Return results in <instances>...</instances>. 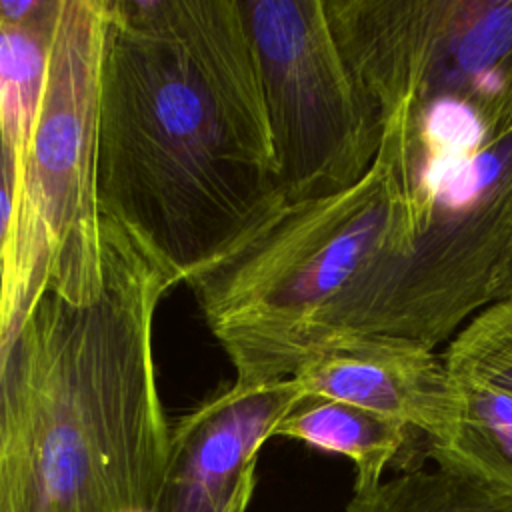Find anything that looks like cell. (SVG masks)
Returning a JSON list of instances; mask_svg holds the SVG:
<instances>
[{
  "label": "cell",
  "instance_id": "1",
  "mask_svg": "<svg viewBox=\"0 0 512 512\" xmlns=\"http://www.w3.org/2000/svg\"><path fill=\"white\" fill-rule=\"evenodd\" d=\"M96 198L174 276L218 254L278 192L238 0H104Z\"/></svg>",
  "mask_w": 512,
  "mask_h": 512
},
{
  "label": "cell",
  "instance_id": "2",
  "mask_svg": "<svg viewBox=\"0 0 512 512\" xmlns=\"http://www.w3.org/2000/svg\"><path fill=\"white\" fill-rule=\"evenodd\" d=\"M104 284L44 292L0 356V512H158L170 424L154 314L176 276L100 214Z\"/></svg>",
  "mask_w": 512,
  "mask_h": 512
},
{
  "label": "cell",
  "instance_id": "3",
  "mask_svg": "<svg viewBox=\"0 0 512 512\" xmlns=\"http://www.w3.org/2000/svg\"><path fill=\"white\" fill-rule=\"evenodd\" d=\"M404 248V210L388 156L350 188L308 200L276 192L190 284L236 370L232 388L294 378L332 342L344 310Z\"/></svg>",
  "mask_w": 512,
  "mask_h": 512
},
{
  "label": "cell",
  "instance_id": "4",
  "mask_svg": "<svg viewBox=\"0 0 512 512\" xmlns=\"http://www.w3.org/2000/svg\"><path fill=\"white\" fill-rule=\"evenodd\" d=\"M104 0H64L30 142L16 172L0 356L44 292L86 304L104 284L96 198Z\"/></svg>",
  "mask_w": 512,
  "mask_h": 512
},
{
  "label": "cell",
  "instance_id": "5",
  "mask_svg": "<svg viewBox=\"0 0 512 512\" xmlns=\"http://www.w3.org/2000/svg\"><path fill=\"white\" fill-rule=\"evenodd\" d=\"M252 40L278 166V192H342L372 166L380 116L330 28L324 0H238Z\"/></svg>",
  "mask_w": 512,
  "mask_h": 512
},
{
  "label": "cell",
  "instance_id": "6",
  "mask_svg": "<svg viewBox=\"0 0 512 512\" xmlns=\"http://www.w3.org/2000/svg\"><path fill=\"white\" fill-rule=\"evenodd\" d=\"M336 44L378 110L512 98V0H324Z\"/></svg>",
  "mask_w": 512,
  "mask_h": 512
},
{
  "label": "cell",
  "instance_id": "7",
  "mask_svg": "<svg viewBox=\"0 0 512 512\" xmlns=\"http://www.w3.org/2000/svg\"><path fill=\"white\" fill-rule=\"evenodd\" d=\"M300 398L292 380L228 386L184 414L170 426L158 512H246L258 452Z\"/></svg>",
  "mask_w": 512,
  "mask_h": 512
},
{
  "label": "cell",
  "instance_id": "8",
  "mask_svg": "<svg viewBox=\"0 0 512 512\" xmlns=\"http://www.w3.org/2000/svg\"><path fill=\"white\" fill-rule=\"evenodd\" d=\"M302 396L348 402L440 438L454 420L458 390L432 348L390 334H350L290 378Z\"/></svg>",
  "mask_w": 512,
  "mask_h": 512
},
{
  "label": "cell",
  "instance_id": "9",
  "mask_svg": "<svg viewBox=\"0 0 512 512\" xmlns=\"http://www.w3.org/2000/svg\"><path fill=\"white\" fill-rule=\"evenodd\" d=\"M448 430L428 440L436 468L512 496V394L464 376Z\"/></svg>",
  "mask_w": 512,
  "mask_h": 512
},
{
  "label": "cell",
  "instance_id": "10",
  "mask_svg": "<svg viewBox=\"0 0 512 512\" xmlns=\"http://www.w3.org/2000/svg\"><path fill=\"white\" fill-rule=\"evenodd\" d=\"M410 432L404 424L372 410L332 398L302 396L278 422L274 436L346 456L356 466L354 492H362L384 480L386 466L398 456Z\"/></svg>",
  "mask_w": 512,
  "mask_h": 512
},
{
  "label": "cell",
  "instance_id": "11",
  "mask_svg": "<svg viewBox=\"0 0 512 512\" xmlns=\"http://www.w3.org/2000/svg\"><path fill=\"white\" fill-rule=\"evenodd\" d=\"M62 2L46 0L24 24H0V128L14 150L16 172L42 100Z\"/></svg>",
  "mask_w": 512,
  "mask_h": 512
},
{
  "label": "cell",
  "instance_id": "12",
  "mask_svg": "<svg viewBox=\"0 0 512 512\" xmlns=\"http://www.w3.org/2000/svg\"><path fill=\"white\" fill-rule=\"evenodd\" d=\"M346 512H512V496L446 470H408L354 492Z\"/></svg>",
  "mask_w": 512,
  "mask_h": 512
},
{
  "label": "cell",
  "instance_id": "13",
  "mask_svg": "<svg viewBox=\"0 0 512 512\" xmlns=\"http://www.w3.org/2000/svg\"><path fill=\"white\" fill-rule=\"evenodd\" d=\"M442 360L452 376L512 394V296L476 312L450 340Z\"/></svg>",
  "mask_w": 512,
  "mask_h": 512
},
{
  "label": "cell",
  "instance_id": "14",
  "mask_svg": "<svg viewBox=\"0 0 512 512\" xmlns=\"http://www.w3.org/2000/svg\"><path fill=\"white\" fill-rule=\"evenodd\" d=\"M14 200H16V156L0 128V312H2L8 242H10L12 220H14Z\"/></svg>",
  "mask_w": 512,
  "mask_h": 512
},
{
  "label": "cell",
  "instance_id": "15",
  "mask_svg": "<svg viewBox=\"0 0 512 512\" xmlns=\"http://www.w3.org/2000/svg\"><path fill=\"white\" fill-rule=\"evenodd\" d=\"M46 0H0V24H24L32 20Z\"/></svg>",
  "mask_w": 512,
  "mask_h": 512
},
{
  "label": "cell",
  "instance_id": "16",
  "mask_svg": "<svg viewBox=\"0 0 512 512\" xmlns=\"http://www.w3.org/2000/svg\"><path fill=\"white\" fill-rule=\"evenodd\" d=\"M512 296V246L500 266V272L496 276V284H494V292H492V302L502 300V298H510Z\"/></svg>",
  "mask_w": 512,
  "mask_h": 512
}]
</instances>
